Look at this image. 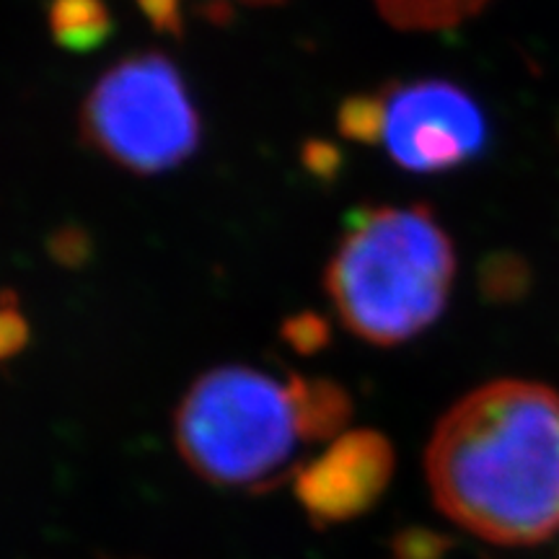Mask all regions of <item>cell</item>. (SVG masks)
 <instances>
[{"instance_id":"1","label":"cell","mask_w":559,"mask_h":559,"mask_svg":"<svg viewBox=\"0 0 559 559\" xmlns=\"http://www.w3.org/2000/svg\"><path fill=\"white\" fill-rule=\"evenodd\" d=\"M438 508L472 534L528 547L559 534V391L502 379L451 407L428 445Z\"/></svg>"},{"instance_id":"2","label":"cell","mask_w":559,"mask_h":559,"mask_svg":"<svg viewBox=\"0 0 559 559\" xmlns=\"http://www.w3.org/2000/svg\"><path fill=\"white\" fill-rule=\"evenodd\" d=\"M453 277V243L432 210L368 207L342 234L326 290L349 332L391 347L436 324Z\"/></svg>"},{"instance_id":"3","label":"cell","mask_w":559,"mask_h":559,"mask_svg":"<svg viewBox=\"0 0 559 559\" xmlns=\"http://www.w3.org/2000/svg\"><path fill=\"white\" fill-rule=\"evenodd\" d=\"M181 459L221 487L270 489L290 477L306 443L290 381L226 366L192 383L174 417Z\"/></svg>"},{"instance_id":"4","label":"cell","mask_w":559,"mask_h":559,"mask_svg":"<svg viewBox=\"0 0 559 559\" xmlns=\"http://www.w3.org/2000/svg\"><path fill=\"white\" fill-rule=\"evenodd\" d=\"M81 130L91 148L135 174L177 169L200 145L190 88L160 52L111 66L83 102Z\"/></svg>"},{"instance_id":"5","label":"cell","mask_w":559,"mask_h":559,"mask_svg":"<svg viewBox=\"0 0 559 559\" xmlns=\"http://www.w3.org/2000/svg\"><path fill=\"white\" fill-rule=\"evenodd\" d=\"M489 140L477 99L456 83L428 79L383 91L381 143L402 169L440 174L472 164Z\"/></svg>"},{"instance_id":"6","label":"cell","mask_w":559,"mask_h":559,"mask_svg":"<svg viewBox=\"0 0 559 559\" xmlns=\"http://www.w3.org/2000/svg\"><path fill=\"white\" fill-rule=\"evenodd\" d=\"M394 461V449L381 432H345L319 459L300 466L298 502L321 526L360 519L386 492Z\"/></svg>"},{"instance_id":"7","label":"cell","mask_w":559,"mask_h":559,"mask_svg":"<svg viewBox=\"0 0 559 559\" xmlns=\"http://www.w3.org/2000/svg\"><path fill=\"white\" fill-rule=\"evenodd\" d=\"M290 389L306 443H332V440L345 436L342 430L353 415V402H349L345 389H340L332 381L304 379V376H293Z\"/></svg>"},{"instance_id":"8","label":"cell","mask_w":559,"mask_h":559,"mask_svg":"<svg viewBox=\"0 0 559 559\" xmlns=\"http://www.w3.org/2000/svg\"><path fill=\"white\" fill-rule=\"evenodd\" d=\"M52 39L70 52H91L115 32L107 0H50L47 5Z\"/></svg>"},{"instance_id":"9","label":"cell","mask_w":559,"mask_h":559,"mask_svg":"<svg viewBox=\"0 0 559 559\" xmlns=\"http://www.w3.org/2000/svg\"><path fill=\"white\" fill-rule=\"evenodd\" d=\"M489 0H376L381 16L396 29L440 32L477 16Z\"/></svg>"},{"instance_id":"10","label":"cell","mask_w":559,"mask_h":559,"mask_svg":"<svg viewBox=\"0 0 559 559\" xmlns=\"http://www.w3.org/2000/svg\"><path fill=\"white\" fill-rule=\"evenodd\" d=\"M337 128L353 143H381L383 94H358L340 107Z\"/></svg>"},{"instance_id":"11","label":"cell","mask_w":559,"mask_h":559,"mask_svg":"<svg viewBox=\"0 0 559 559\" xmlns=\"http://www.w3.org/2000/svg\"><path fill=\"white\" fill-rule=\"evenodd\" d=\"M481 288L489 298L508 300L526 288V267L515 257L498 254L481 267Z\"/></svg>"},{"instance_id":"12","label":"cell","mask_w":559,"mask_h":559,"mask_svg":"<svg viewBox=\"0 0 559 559\" xmlns=\"http://www.w3.org/2000/svg\"><path fill=\"white\" fill-rule=\"evenodd\" d=\"M26 342H29V324H26L16 298L3 293L0 296V362L16 358Z\"/></svg>"},{"instance_id":"13","label":"cell","mask_w":559,"mask_h":559,"mask_svg":"<svg viewBox=\"0 0 559 559\" xmlns=\"http://www.w3.org/2000/svg\"><path fill=\"white\" fill-rule=\"evenodd\" d=\"M47 247H50V254L55 260L66 264V267H79V264L86 262L91 254L88 234L75 226H66L60 228L58 234H52V239Z\"/></svg>"},{"instance_id":"14","label":"cell","mask_w":559,"mask_h":559,"mask_svg":"<svg viewBox=\"0 0 559 559\" xmlns=\"http://www.w3.org/2000/svg\"><path fill=\"white\" fill-rule=\"evenodd\" d=\"M285 340L296 349H300V353H317L330 340V330H326V324L319 317L304 313V317L290 319L285 324Z\"/></svg>"},{"instance_id":"15","label":"cell","mask_w":559,"mask_h":559,"mask_svg":"<svg viewBox=\"0 0 559 559\" xmlns=\"http://www.w3.org/2000/svg\"><path fill=\"white\" fill-rule=\"evenodd\" d=\"M140 11L145 19L164 34H179L181 32V0H138Z\"/></svg>"},{"instance_id":"16","label":"cell","mask_w":559,"mask_h":559,"mask_svg":"<svg viewBox=\"0 0 559 559\" xmlns=\"http://www.w3.org/2000/svg\"><path fill=\"white\" fill-rule=\"evenodd\" d=\"M304 164L309 166V171L317 174V177L332 179L342 166V158L340 151L330 143H309L304 151Z\"/></svg>"},{"instance_id":"17","label":"cell","mask_w":559,"mask_h":559,"mask_svg":"<svg viewBox=\"0 0 559 559\" xmlns=\"http://www.w3.org/2000/svg\"><path fill=\"white\" fill-rule=\"evenodd\" d=\"M230 3H247V5H272V3H283V0H230Z\"/></svg>"}]
</instances>
